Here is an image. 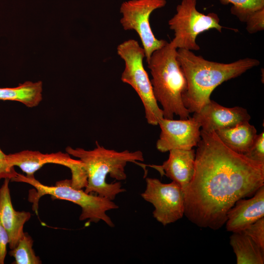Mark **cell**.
Instances as JSON below:
<instances>
[{
    "label": "cell",
    "mask_w": 264,
    "mask_h": 264,
    "mask_svg": "<svg viewBox=\"0 0 264 264\" xmlns=\"http://www.w3.org/2000/svg\"><path fill=\"white\" fill-rule=\"evenodd\" d=\"M200 132L194 176L184 191V216L199 227L218 230L238 200L264 185V164L232 151L215 132Z\"/></svg>",
    "instance_id": "cell-1"
},
{
    "label": "cell",
    "mask_w": 264,
    "mask_h": 264,
    "mask_svg": "<svg viewBox=\"0 0 264 264\" xmlns=\"http://www.w3.org/2000/svg\"><path fill=\"white\" fill-rule=\"evenodd\" d=\"M177 57L187 81L182 100L190 113L198 112L210 101L213 90L222 83L260 64L258 60L248 57L230 63L211 61L192 51L180 48L177 49Z\"/></svg>",
    "instance_id": "cell-2"
},
{
    "label": "cell",
    "mask_w": 264,
    "mask_h": 264,
    "mask_svg": "<svg viewBox=\"0 0 264 264\" xmlns=\"http://www.w3.org/2000/svg\"><path fill=\"white\" fill-rule=\"evenodd\" d=\"M96 147L91 150L68 146L66 151L70 155L80 159L84 164L87 176V193L97 195L113 201L116 196L125 192L120 182L108 183L110 176L118 181L127 178L125 167L129 162H143L144 158L140 151L118 152L106 149L96 141Z\"/></svg>",
    "instance_id": "cell-3"
},
{
    "label": "cell",
    "mask_w": 264,
    "mask_h": 264,
    "mask_svg": "<svg viewBox=\"0 0 264 264\" xmlns=\"http://www.w3.org/2000/svg\"><path fill=\"white\" fill-rule=\"evenodd\" d=\"M147 63L154 93L161 105L163 117L172 119L175 114L181 119L190 117L182 100L187 81L177 59V49L168 42L152 53Z\"/></svg>",
    "instance_id": "cell-4"
},
{
    "label": "cell",
    "mask_w": 264,
    "mask_h": 264,
    "mask_svg": "<svg viewBox=\"0 0 264 264\" xmlns=\"http://www.w3.org/2000/svg\"><path fill=\"white\" fill-rule=\"evenodd\" d=\"M10 181L27 183L34 188L29 192L28 200L32 203V209L37 215L39 199L48 195L53 199L66 200L79 205L81 208L79 217L81 221L88 220L89 222L97 223L102 220L110 227H114L107 212L116 209L119 206L108 198L73 187L71 179L61 180L57 181L54 186H47L41 183L34 176L27 177L18 173Z\"/></svg>",
    "instance_id": "cell-5"
},
{
    "label": "cell",
    "mask_w": 264,
    "mask_h": 264,
    "mask_svg": "<svg viewBox=\"0 0 264 264\" xmlns=\"http://www.w3.org/2000/svg\"><path fill=\"white\" fill-rule=\"evenodd\" d=\"M116 50L125 63L121 81L130 85L137 93L143 104L147 123L157 125L163 118V112L158 105L151 80L144 66L143 48L137 41L129 39L119 44Z\"/></svg>",
    "instance_id": "cell-6"
},
{
    "label": "cell",
    "mask_w": 264,
    "mask_h": 264,
    "mask_svg": "<svg viewBox=\"0 0 264 264\" xmlns=\"http://www.w3.org/2000/svg\"><path fill=\"white\" fill-rule=\"evenodd\" d=\"M197 3V0H182L176 6V14L168 21L170 29L174 32L170 43L176 49L199 50L196 42L199 34L212 29L221 32L223 28L217 14L199 12Z\"/></svg>",
    "instance_id": "cell-7"
},
{
    "label": "cell",
    "mask_w": 264,
    "mask_h": 264,
    "mask_svg": "<svg viewBox=\"0 0 264 264\" xmlns=\"http://www.w3.org/2000/svg\"><path fill=\"white\" fill-rule=\"evenodd\" d=\"M166 0H129L120 7L122 18L120 22L125 30H134L138 34L143 48L147 62L152 53L168 42L157 39L151 28L150 17L155 10L165 6Z\"/></svg>",
    "instance_id": "cell-8"
},
{
    "label": "cell",
    "mask_w": 264,
    "mask_h": 264,
    "mask_svg": "<svg viewBox=\"0 0 264 264\" xmlns=\"http://www.w3.org/2000/svg\"><path fill=\"white\" fill-rule=\"evenodd\" d=\"M146 188L141 197L154 207V218L163 226L174 223L184 215L185 196L176 182L163 183L158 179L146 178Z\"/></svg>",
    "instance_id": "cell-9"
},
{
    "label": "cell",
    "mask_w": 264,
    "mask_h": 264,
    "mask_svg": "<svg viewBox=\"0 0 264 264\" xmlns=\"http://www.w3.org/2000/svg\"><path fill=\"white\" fill-rule=\"evenodd\" d=\"M6 159L10 166L19 167L27 177L34 176L35 173L45 164L63 165L71 172L70 179L73 187L83 189L87 185L84 164L80 159L72 158L66 152L43 154L39 151L26 150L6 154Z\"/></svg>",
    "instance_id": "cell-10"
},
{
    "label": "cell",
    "mask_w": 264,
    "mask_h": 264,
    "mask_svg": "<svg viewBox=\"0 0 264 264\" xmlns=\"http://www.w3.org/2000/svg\"><path fill=\"white\" fill-rule=\"evenodd\" d=\"M158 125L161 132L156 147L160 152L173 149L190 150L197 146L200 140V126L193 117L180 120L163 117Z\"/></svg>",
    "instance_id": "cell-11"
},
{
    "label": "cell",
    "mask_w": 264,
    "mask_h": 264,
    "mask_svg": "<svg viewBox=\"0 0 264 264\" xmlns=\"http://www.w3.org/2000/svg\"><path fill=\"white\" fill-rule=\"evenodd\" d=\"M193 117L199 124L201 130L213 132L231 127L244 121H249L251 116L247 110L241 107H225L212 100L206 104Z\"/></svg>",
    "instance_id": "cell-12"
},
{
    "label": "cell",
    "mask_w": 264,
    "mask_h": 264,
    "mask_svg": "<svg viewBox=\"0 0 264 264\" xmlns=\"http://www.w3.org/2000/svg\"><path fill=\"white\" fill-rule=\"evenodd\" d=\"M264 217V185L249 199L238 200L227 214L225 222L227 231L242 232Z\"/></svg>",
    "instance_id": "cell-13"
},
{
    "label": "cell",
    "mask_w": 264,
    "mask_h": 264,
    "mask_svg": "<svg viewBox=\"0 0 264 264\" xmlns=\"http://www.w3.org/2000/svg\"><path fill=\"white\" fill-rule=\"evenodd\" d=\"M169 152L168 158L162 165L150 166L177 183L184 192L194 176L196 152L193 149H173Z\"/></svg>",
    "instance_id": "cell-14"
},
{
    "label": "cell",
    "mask_w": 264,
    "mask_h": 264,
    "mask_svg": "<svg viewBox=\"0 0 264 264\" xmlns=\"http://www.w3.org/2000/svg\"><path fill=\"white\" fill-rule=\"evenodd\" d=\"M10 181L9 178L4 179L0 188V222L8 235V245L12 249L23 236L24 225L31 215L29 212L16 211L13 208L9 187Z\"/></svg>",
    "instance_id": "cell-15"
},
{
    "label": "cell",
    "mask_w": 264,
    "mask_h": 264,
    "mask_svg": "<svg viewBox=\"0 0 264 264\" xmlns=\"http://www.w3.org/2000/svg\"><path fill=\"white\" fill-rule=\"evenodd\" d=\"M215 132L226 146L242 154L248 151L258 135L256 129L249 121H244Z\"/></svg>",
    "instance_id": "cell-16"
},
{
    "label": "cell",
    "mask_w": 264,
    "mask_h": 264,
    "mask_svg": "<svg viewBox=\"0 0 264 264\" xmlns=\"http://www.w3.org/2000/svg\"><path fill=\"white\" fill-rule=\"evenodd\" d=\"M42 81H28L14 88H0V100L19 102L28 108H33L42 101Z\"/></svg>",
    "instance_id": "cell-17"
},
{
    "label": "cell",
    "mask_w": 264,
    "mask_h": 264,
    "mask_svg": "<svg viewBox=\"0 0 264 264\" xmlns=\"http://www.w3.org/2000/svg\"><path fill=\"white\" fill-rule=\"evenodd\" d=\"M230 244L236 255L237 264L264 263V251L242 232L233 233Z\"/></svg>",
    "instance_id": "cell-18"
},
{
    "label": "cell",
    "mask_w": 264,
    "mask_h": 264,
    "mask_svg": "<svg viewBox=\"0 0 264 264\" xmlns=\"http://www.w3.org/2000/svg\"><path fill=\"white\" fill-rule=\"evenodd\" d=\"M33 240L26 232L18 242L17 246L9 252L15 258L14 264H41L42 261L33 249Z\"/></svg>",
    "instance_id": "cell-19"
},
{
    "label": "cell",
    "mask_w": 264,
    "mask_h": 264,
    "mask_svg": "<svg viewBox=\"0 0 264 264\" xmlns=\"http://www.w3.org/2000/svg\"><path fill=\"white\" fill-rule=\"evenodd\" d=\"M230 11L240 21L246 23V29L249 33L254 34L264 30V8L250 10L232 6Z\"/></svg>",
    "instance_id": "cell-20"
},
{
    "label": "cell",
    "mask_w": 264,
    "mask_h": 264,
    "mask_svg": "<svg viewBox=\"0 0 264 264\" xmlns=\"http://www.w3.org/2000/svg\"><path fill=\"white\" fill-rule=\"evenodd\" d=\"M242 232L250 237L264 251V217L250 225Z\"/></svg>",
    "instance_id": "cell-21"
},
{
    "label": "cell",
    "mask_w": 264,
    "mask_h": 264,
    "mask_svg": "<svg viewBox=\"0 0 264 264\" xmlns=\"http://www.w3.org/2000/svg\"><path fill=\"white\" fill-rule=\"evenodd\" d=\"M244 155L252 160L264 164V131L257 135L252 146Z\"/></svg>",
    "instance_id": "cell-22"
},
{
    "label": "cell",
    "mask_w": 264,
    "mask_h": 264,
    "mask_svg": "<svg viewBox=\"0 0 264 264\" xmlns=\"http://www.w3.org/2000/svg\"><path fill=\"white\" fill-rule=\"evenodd\" d=\"M224 5L231 4L232 6L250 10L264 8V0H220Z\"/></svg>",
    "instance_id": "cell-23"
},
{
    "label": "cell",
    "mask_w": 264,
    "mask_h": 264,
    "mask_svg": "<svg viewBox=\"0 0 264 264\" xmlns=\"http://www.w3.org/2000/svg\"><path fill=\"white\" fill-rule=\"evenodd\" d=\"M6 155L0 148V180L5 178L11 180L18 174L14 167L10 166L7 163Z\"/></svg>",
    "instance_id": "cell-24"
},
{
    "label": "cell",
    "mask_w": 264,
    "mask_h": 264,
    "mask_svg": "<svg viewBox=\"0 0 264 264\" xmlns=\"http://www.w3.org/2000/svg\"><path fill=\"white\" fill-rule=\"evenodd\" d=\"M8 243V235L0 222V264L4 263L7 254V245Z\"/></svg>",
    "instance_id": "cell-25"
}]
</instances>
